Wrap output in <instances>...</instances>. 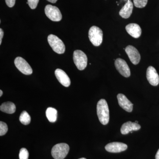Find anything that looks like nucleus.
<instances>
[{
    "instance_id": "f257e3e1",
    "label": "nucleus",
    "mask_w": 159,
    "mask_h": 159,
    "mask_svg": "<svg viewBox=\"0 0 159 159\" xmlns=\"http://www.w3.org/2000/svg\"><path fill=\"white\" fill-rule=\"evenodd\" d=\"M97 114L100 122L102 125L108 124L109 121V110L106 100L101 99L97 104Z\"/></svg>"
},
{
    "instance_id": "f03ea898",
    "label": "nucleus",
    "mask_w": 159,
    "mask_h": 159,
    "mask_svg": "<svg viewBox=\"0 0 159 159\" xmlns=\"http://www.w3.org/2000/svg\"><path fill=\"white\" fill-rule=\"evenodd\" d=\"M70 147L66 143H59L54 145L51 150V155L54 159H64L67 155Z\"/></svg>"
},
{
    "instance_id": "7ed1b4c3",
    "label": "nucleus",
    "mask_w": 159,
    "mask_h": 159,
    "mask_svg": "<svg viewBox=\"0 0 159 159\" xmlns=\"http://www.w3.org/2000/svg\"><path fill=\"white\" fill-rule=\"evenodd\" d=\"M49 45L53 51L58 54L64 53L66 47L64 43L59 38L54 34H50L48 38Z\"/></svg>"
},
{
    "instance_id": "20e7f679",
    "label": "nucleus",
    "mask_w": 159,
    "mask_h": 159,
    "mask_svg": "<svg viewBox=\"0 0 159 159\" xmlns=\"http://www.w3.org/2000/svg\"><path fill=\"white\" fill-rule=\"evenodd\" d=\"M89 37L92 44L94 46L98 47L102 43L103 33L99 27L93 26L89 30Z\"/></svg>"
},
{
    "instance_id": "39448f33",
    "label": "nucleus",
    "mask_w": 159,
    "mask_h": 159,
    "mask_svg": "<svg viewBox=\"0 0 159 159\" xmlns=\"http://www.w3.org/2000/svg\"><path fill=\"white\" fill-rule=\"evenodd\" d=\"M73 59L75 65L80 70L85 69L87 65L88 58L85 53L80 50L74 51Z\"/></svg>"
},
{
    "instance_id": "423d86ee",
    "label": "nucleus",
    "mask_w": 159,
    "mask_h": 159,
    "mask_svg": "<svg viewBox=\"0 0 159 159\" xmlns=\"http://www.w3.org/2000/svg\"><path fill=\"white\" fill-rule=\"evenodd\" d=\"M45 12L47 17L53 21H60L62 19V15L56 6L48 5L45 8Z\"/></svg>"
},
{
    "instance_id": "0eeeda50",
    "label": "nucleus",
    "mask_w": 159,
    "mask_h": 159,
    "mask_svg": "<svg viewBox=\"0 0 159 159\" xmlns=\"http://www.w3.org/2000/svg\"><path fill=\"white\" fill-rule=\"evenodd\" d=\"M15 65L18 70L25 75H31L33 70L29 64L22 57H18L15 60Z\"/></svg>"
},
{
    "instance_id": "6e6552de",
    "label": "nucleus",
    "mask_w": 159,
    "mask_h": 159,
    "mask_svg": "<svg viewBox=\"0 0 159 159\" xmlns=\"http://www.w3.org/2000/svg\"><path fill=\"white\" fill-rule=\"evenodd\" d=\"M115 65L117 70L123 77H128L130 76V69L124 60L117 58L115 61Z\"/></svg>"
},
{
    "instance_id": "1a4fd4ad",
    "label": "nucleus",
    "mask_w": 159,
    "mask_h": 159,
    "mask_svg": "<svg viewBox=\"0 0 159 159\" xmlns=\"http://www.w3.org/2000/svg\"><path fill=\"white\" fill-rule=\"evenodd\" d=\"M125 51L133 64L137 65L139 63L141 59V56L139 51L135 47L129 45L125 48Z\"/></svg>"
},
{
    "instance_id": "9d476101",
    "label": "nucleus",
    "mask_w": 159,
    "mask_h": 159,
    "mask_svg": "<svg viewBox=\"0 0 159 159\" xmlns=\"http://www.w3.org/2000/svg\"><path fill=\"white\" fill-rule=\"evenodd\" d=\"M105 149L107 152L112 153H118L126 150L127 145L121 142H114L106 145Z\"/></svg>"
},
{
    "instance_id": "9b49d317",
    "label": "nucleus",
    "mask_w": 159,
    "mask_h": 159,
    "mask_svg": "<svg viewBox=\"0 0 159 159\" xmlns=\"http://www.w3.org/2000/svg\"><path fill=\"white\" fill-rule=\"evenodd\" d=\"M146 77L149 84L152 85L157 86L159 83V77L157 70L153 67L150 66L147 69Z\"/></svg>"
},
{
    "instance_id": "f8f14e48",
    "label": "nucleus",
    "mask_w": 159,
    "mask_h": 159,
    "mask_svg": "<svg viewBox=\"0 0 159 159\" xmlns=\"http://www.w3.org/2000/svg\"><path fill=\"white\" fill-rule=\"evenodd\" d=\"M117 99L119 106L124 110L128 112H131L132 111L133 104L127 99L125 95L122 94H118L117 95Z\"/></svg>"
},
{
    "instance_id": "ddd939ff",
    "label": "nucleus",
    "mask_w": 159,
    "mask_h": 159,
    "mask_svg": "<svg viewBox=\"0 0 159 159\" xmlns=\"http://www.w3.org/2000/svg\"><path fill=\"white\" fill-rule=\"evenodd\" d=\"M55 75L58 81L64 86L68 87L70 85V78L63 70L59 69H56L55 71Z\"/></svg>"
},
{
    "instance_id": "4468645a",
    "label": "nucleus",
    "mask_w": 159,
    "mask_h": 159,
    "mask_svg": "<svg viewBox=\"0 0 159 159\" xmlns=\"http://www.w3.org/2000/svg\"><path fill=\"white\" fill-rule=\"evenodd\" d=\"M125 29L129 34L134 38H139L142 34V29L137 24H129L125 27Z\"/></svg>"
},
{
    "instance_id": "2eb2a0df",
    "label": "nucleus",
    "mask_w": 159,
    "mask_h": 159,
    "mask_svg": "<svg viewBox=\"0 0 159 159\" xmlns=\"http://www.w3.org/2000/svg\"><path fill=\"white\" fill-rule=\"evenodd\" d=\"M141 125L135 122L129 121L124 123L121 128V132L122 134H127L133 131H137L141 129Z\"/></svg>"
},
{
    "instance_id": "dca6fc26",
    "label": "nucleus",
    "mask_w": 159,
    "mask_h": 159,
    "mask_svg": "<svg viewBox=\"0 0 159 159\" xmlns=\"http://www.w3.org/2000/svg\"><path fill=\"white\" fill-rule=\"evenodd\" d=\"M133 9V4L130 0H128L125 6L119 11V14L123 18L127 19L130 17Z\"/></svg>"
},
{
    "instance_id": "f3484780",
    "label": "nucleus",
    "mask_w": 159,
    "mask_h": 159,
    "mask_svg": "<svg viewBox=\"0 0 159 159\" xmlns=\"http://www.w3.org/2000/svg\"><path fill=\"white\" fill-rule=\"evenodd\" d=\"M0 110L3 112L11 114L14 113L16 110V107L14 103L11 102H5L0 107Z\"/></svg>"
},
{
    "instance_id": "a211bd4d",
    "label": "nucleus",
    "mask_w": 159,
    "mask_h": 159,
    "mask_svg": "<svg viewBox=\"0 0 159 159\" xmlns=\"http://www.w3.org/2000/svg\"><path fill=\"white\" fill-rule=\"evenodd\" d=\"M46 115L49 122H54L57 120V111L55 108L51 107H48L46 110Z\"/></svg>"
},
{
    "instance_id": "6ab92c4d",
    "label": "nucleus",
    "mask_w": 159,
    "mask_h": 159,
    "mask_svg": "<svg viewBox=\"0 0 159 159\" xmlns=\"http://www.w3.org/2000/svg\"><path fill=\"white\" fill-rule=\"evenodd\" d=\"M19 120L23 125H28L31 122V117L26 111H23L20 115Z\"/></svg>"
},
{
    "instance_id": "aec40b11",
    "label": "nucleus",
    "mask_w": 159,
    "mask_h": 159,
    "mask_svg": "<svg viewBox=\"0 0 159 159\" xmlns=\"http://www.w3.org/2000/svg\"><path fill=\"white\" fill-rule=\"evenodd\" d=\"M148 0H134V6L137 8H143L147 5Z\"/></svg>"
},
{
    "instance_id": "412c9836",
    "label": "nucleus",
    "mask_w": 159,
    "mask_h": 159,
    "mask_svg": "<svg viewBox=\"0 0 159 159\" xmlns=\"http://www.w3.org/2000/svg\"><path fill=\"white\" fill-rule=\"evenodd\" d=\"M8 130V125L5 122H0V136L4 135L7 133Z\"/></svg>"
},
{
    "instance_id": "4be33fe9",
    "label": "nucleus",
    "mask_w": 159,
    "mask_h": 159,
    "mask_svg": "<svg viewBox=\"0 0 159 159\" xmlns=\"http://www.w3.org/2000/svg\"><path fill=\"white\" fill-rule=\"evenodd\" d=\"M29 152L25 148H21L20 151V159H29Z\"/></svg>"
},
{
    "instance_id": "5701e85b",
    "label": "nucleus",
    "mask_w": 159,
    "mask_h": 159,
    "mask_svg": "<svg viewBox=\"0 0 159 159\" xmlns=\"http://www.w3.org/2000/svg\"><path fill=\"white\" fill-rule=\"evenodd\" d=\"M39 0H28L29 7L32 9H35L37 7Z\"/></svg>"
},
{
    "instance_id": "b1692460",
    "label": "nucleus",
    "mask_w": 159,
    "mask_h": 159,
    "mask_svg": "<svg viewBox=\"0 0 159 159\" xmlns=\"http://www.w3.org/2000/svg\"><path fill=\"white\" fill-rule=\"evenodd\" d=\"M6 5L8 7L11 8L14 6L15 4L16 0H5Z\"/></svg>"
},
{
    "instance_id": "393cba45",
    "label": "nucleus",
    "mask_w": 159,
    "mask_h": 159,
    "mask_svg": "<svg viewBox=\"0 0 159 159\" xmlns=\"http://www.w3.org/2000/svg\"><path fill=\"white\" fill-rule=\"evenodd\" d=\"M3 36H4V31L2 29H0V45H1L2 42V39Z\"/></svg>"
},
{
    "instance_id": "a878e982",
    "label": "nucleus",
    "mask_w": 159,
    "mask_h": 159,
    "mask_svg": "<svg viewBox=\"0 0 159 159\" xmlns=\"http://www.w3.org/2000/svg\"><path fill=\"white\" fill-rule=\"evenodd\" d=\"M155 159H159V149L158 151L157 152L156 155Z\"/></svg>"
},
{
    "instance_id": "bb28decb",
    "label": "nucleus",
    "mask_w": 159,
    "mask_h": 159,
    "mask_svg": "<svg viewBox=\"0 0 159 159\" xmlns=\"http://www.w3.org/2000/svg\"><path fill=\"white\" fill-rule=\"evenodd\" d=\"M48 2L52 3H55L57 2V0H47Z\"/></svg>"
},
{
    "instance_id": "cd10ccee",
    "label": "nucleus",
    "mask_w": 159,
    "mask_h": 159,
    "mask_svg": "<svg viewBox=\"0 0 159 159\" xmlns=\"http://www.w3.org/2000/svg\"><path fill=\"white\" fill-rule=\"evenodd\" d=\"M3 95V92L2 91V90H0V97H2V96Z\"/></svg>"
},
{
    "instance_id": "c85d7f7f",
    "label": "nucleus",
    "mask_w": 159,
    "mask_h": 159,
    "mask_svg": "<svg viewBox=\"0 0 159 159\" xmlns=\"http://www.w3.org/2000/svg\"><path fill=\"white\" fill-rule=\"evenodd\" d=\"M79 159H86L85 158H81Z\"/></svg>"
},
{
    "instance_id": "c756f323",
    "label": "nucleus",
    "mask_w": 159,
    "mask_h": 159,
    "mask_svg": "<svg viewBox=\"0 0 159 159\" xmlns=\"http://www.w3.org/2000/svg\"><path fill=\"white\" fill-rule=\"evenodd\" d=\"M136 122V123H139V122H138V121H136L135 122Z\"/></svg>"
}]
</instances>
